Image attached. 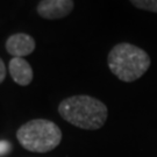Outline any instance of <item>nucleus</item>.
Returning a JSON list of instances; mask_svg holds the SVG:
<instances>
[{"label":"nucleus","mask_w":157,"mask_h":157,"mask_svg":"<svg viewBox=\"0 0 157 157\" xmlns=\"http://www.w3.org/2000/svg\"><path fill=\"white\" fill-rule=\"evenodd\" d=\"M8 71L13 80L21 86H27L33 82V69L25 58L13 57L8 64Z\"/></svg>","instance_id":"obj_6"},{"label":"nucleus","mask_w":157,"mask_h":157,"mask_svg":"<svg viewBox=\"0 0 157 157\" xmlns=\"http://www.w3.org/2000/svg\"><path fill=\"white\" fill-rule=\"evenodd\" d=\"M111 72L124 83L141 78L150 67L151 61L147 51L136 45L122 42L114 45L107 56Z\"/></svg>","instance_id":"obj_2"},{"label":"nucleus","mask_w":157,"mask_h":157,"mask_svg":"<svg viewBox=\"0 0 157 157\" xmlns=\"http://www.w3.org/2000/svg\"><path fill=\"white\" fill-rule=\"evenodd\" d=\"M11 149V143L6 142V141H0V156L5 155L10 151Z\"/></svg>","instance_id":"obj_8"},{"label":"nucleus","mask_w":157,"mask_h":157,"mask_svg":"<svg viewBox=\"0 0 157 157\" xmlns=\"http://www.w3.org/2000/svg\"><path fill=\"white\" fill-rule=\"evenodd\" d=\"M6 75H7V69H6V65H5V63H4V61L0 58V84L5 80Z\"/></svg>","instance_id":"obj_9"},{"label":"nucleus","mask_w":157,"mask_h":157,"mask_svg":"<svg viewBox=\"0 0 157 157\" xmlns=\"http://www.w3.org/2000/svg\"><path fill=\"white\" fill-rule=\"evenodd\" d=\"M36 47L33 36L26 33H17L11 35L6 41V50L13 57H23L30 55Z\"/></svg>","instance_id":"obj_5"},{"label":"nucleus","mask_w":157,"mask_h":157,"mask_svg":"<svg viewBox=\"0 0 157 157\" xmlns=\"http://www.w3.org/2000/svg\"><path fill=\"white\" fill-rule=\"evenodd\" d=\"M73 7L72 0H42L37 4L36 12L45 20H58L67 17Z\"/></svg>","instance_id":"obj_4"},{"label":"nucleus","mask_w":157,"mask_h":157,"mask_svg":"<svg viewBox=\"0 0 157 157\" xmlns=\"http://www.w3.org/2000/svg\"><path fill=\"white\" fill-rule=\"evenodd\" d=\"M132 5L139 10L157 13V0H133Z\"/></svg>","instance_id":"obj_7"},{"label":"nucleus","mask_w":157,"mask_h":157,"mask_svg":"<svg viewBox=\"0 0 157 157\" xmlns=\"http://www.w3.org/2000/svg\"><path fill=\"white\" fill-rule=\"evenodd\" d=\"M58 113L65 121L75 127L86 130L101 128L107 120V106L90 95H72L61 101Z\"/></svg>","instance_id":"obj_1"},{"label":"nucleus","mask_w":157,"mask_h":157,"mask_svg":"<svg viewBox=\"0 0 157 157\" xmlns=\"http://www.w3.org/2000/svg\"><path fill=\"white\" fill-rule=\"evenodd\" d=\"M17 139L26 150L43 154L59 146L62 130L50 120L34 119L17 129Z\"/></svg>","instance_id":"obj_3"}]
</instances>
